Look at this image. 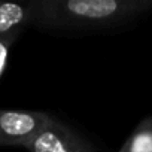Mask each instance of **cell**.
<instances>
[{"label": "cell", "mask_w": 152, "mask_h": 152, "mask_svg": "<svg viewBox=\"0 0 152 152\" xmlns=\"http://www.w3.org/2000/svg\"><path fill=\"white\" fill-rule=\"evenodd\" d=\"M118 152H152V116L143 118L136 125Z\"/></svg>", "instance_id": "cell-5"}, {"label": "cell", "mask_w": 152, "mask_h": 152, "mask_svg": "<svg viewBox=\"0 0 152 152\" xmlns=\"http://www.w3.org/2000/svg\"><path fill=\"white\" fill-rule=\"evenodd\" d=\"M33 0L26 3L0 2V37L23 34L24 28L31 27Z\"/></svg>", "instance_id": "cell-4"}, {"label": "cell", "mask_w": 152, "mask_h": 152, "mask_svg": "<svg viewBox=\"0 0 152 152\" xmlns=\"http://www.w3.org/2000/svg\"><path fill=\"white\" fill-rule=\"evenodd\" d=\"M151 14L149 0H33L31 27L82 34L115 30Z\"/></svg>", "instance_id": "cell-1"}, {"label": "cell", "mask_w": 152, "mask_h": 152, "mask_svg": "<svg viewBox=\"0 0 152 152\" xmlns=\"http://www.w3.org/2000/svg\"><path fill=\"white\" fill-rule=\"evenodd\" d=\"M149 5H151V12H152V0H149Z\"/></svg>", "instance_id": "cell-7"}, {"label": "cell", "mask_w": 152, "mask_h": 152, "mask_svg": "<svg viewBox=\"0 0 152 152\" xmlns=\"http://www.w3.org/2000/svg\"><path fill=\"white\" fill-rule=\"evenodd\" d=\"M18 39H20V34L8 36V37H0V78L3 76V73H5V70L8 67L11 48L14 46V43Z\"/></svg>", "instance_id": "cell-6"}, {"label": "cell", "mask_w": 152, "mask_h": 152, "mask_svg": "<svg viewBox=\"0 0 152 152\" xmlns=\"http://www.w3.org/2000/svg\"><path fill=\"white\" fill-rule=\"evenodd\" d=\"M23 148L28 152H94L91 142L55 116Z\"/></svg>", "instance_id": "cell-2"}, {"label": "cell", "mask_w": 152, "mask_h": 152, "mask_svg": "<svg viewBox=\"0 0 152 152\" xmlns=\"http://www.w3.org/2000/svg\"><path fill=\"white\" fill-rule=\"evenodd\" d=\"M52 115L43 110H9L0 109V148L24 146Z\"/></svg>", "instance_id": "cell-3"}]
</instances>
